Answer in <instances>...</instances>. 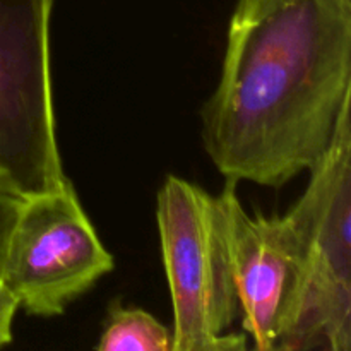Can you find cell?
I'll return each mask as SVG.
<instances>
[{"label": "cell", "instance_id": "obj_1", "mask_svg": "<svg viewBox=\"0 0 351 351\" xmlns=\"http://www.w3.org/2000/svg\"><path fill=\"white\" fill-rule=\"evenodd\" d=\"M351 98V0H239L201 110L219 173L281 187L328 151Z\"/></svg>", "mask_w": 351, "mask_h": 351}, {"label": "cell", "instance_id": "obj_2", "mask_svg": "<svg viewBox=\"0 0 351 351\" xmlns=\"http://www.w3.org/2000/svg\"><path fill=\"white\" fill-rule=\"evenodd\" d=\"M291 269L276 322L280 351L351 350V98L328 151L283 216Z\"/></svg>", "mask_w": 351, "mask_h": 351}, {"label": "cell", "instance_id": "obj_3", "mask_svg": "<svg viewBox=\"0 0 351 351\" xmlns=\"http://www.w3.org/2000/svg\"><path fill=\"white\" fill-rule=\"evenodd\" d=\"M156 219L173 305L171 351L245 350V336L225 335L240 304L219 197L170 175Z\"/></svg>", "mask_w": 351, "mask_h": 351}, {"label": "cell", "instance_id": "obj_4", "mask_svg": "<svg viewBox=\"0 0 351 351\" xmlns=\"http://www.w3.org/2000/svg\"><path fill=\"white\" fill-rule=\"evenodd\" d=\"M53 0H0V192L17 199L64 189L50 67Z\"/></svg>", "mask_w": 351, "mask_h": 351}, {"label": "cell", "instance_id": "obj_5", "mask_svg": "<svg viewBox=\"0 0 351 351\" xmlns=\"http://www.w3.org/2000/svg\"><path fill=\"white\" fill-rule=\"evenodd\" d=\"M113 269L74 187L24 201L0 280L26 314L53 317Z\"/></svg>", "mask_w": 351, "mask_h": 351}, {"label": "cell", "instance_id": "obj_6", "mask_svg": "<svg viewBox=\"0 0 351 351\" xmlns=\"http://www.w3.org/2000/svg\"><path fill=\"white\" fill-rule=\"evenodd\" d=\"M228 180L218 195L228 235L230 261L243 328L257 350L273 351L276 322L291 269L290 233L283 216L247 215Z\"/></svg>", "mask_w": 351, "mask_h": 351}, {"label": "cell", "instance_id": "obj_7", "mask_svg": "<svg viewBox=\"0 0 351 351\" xmlns=\"http://www.w3.org/2000/svg\"><path fill=\"white\" fill-rule=\"evenodd\" d=\"M96 350L99 351H171V332L141 308L115 305Z\"/></svg>", "mask_w": 351, "mask_h": 351}, {"label": "cell", "instance_id": "obj_8", "mask_svg": "<svg viewBox=\"0 0 351 351\" xmlns=\"http://www.w3.org/2000/svg\"><path fill=\"white\" fill-rule=\"evenodd\" d=\"M23 204V199H17L14 195L5 194V192H0V273H2L7 243H9L14 225H16L17 218H19Z\"/></svg>", "mask_w": 351, "mask_h": 351}, {"label": "cell", "instance_id": "obj_9", "mask_svg": "<svg viewBox=\"0 0 351 351\" xmlns=\"http://www.w3.org/2000/svg\"><path fill=\"white\" fill-rule=\"evenodd\" d=\"M17 308L19 300L0 280V348L12 343V322Z\"/></svg>", "mask_w": 351, "mask_h": 351}]
</instances>
